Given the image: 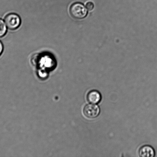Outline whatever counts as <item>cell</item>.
Here are the masks:
<instances>
[{
	"label": "cell",
	"mask_w": 157,
	"mask_h": 157,
	"mask_svg": "<svg viewBox=\"0 0 157 157\" xmlns=\"http://www.w3.org/2000/svg\"><path fill=\"white\" fill-rule=\"evenodd\" d=\"M70 14L74 18L81 19L85 18L87 14V9L81 3L77 2L72 5L70 9Z\"/></svg>",
	"instance_id": "cell-1"
},
{
	"label": "cell",
	"mask_w": 157,
	"mask_h": 157,
	"mask_svg": "<svg viewBox=\"0 0 157 157\" xmlns=\"http://www.w3.org/2000/svg\"><path fill=\"white\" fill-rule=\"evenodd\" d=\"M5 22L8 28L11 30H15L21 25V19L16 14L10 13L6 17Z\"/></svg>",
	"instance_id": "cell-2"
},
{
	"label": "cell",
	"mask_w": 157,
	"mask_h": 157,
	"mask_svg": "<svg viewBox=\"0 0 157 157\" xmlns=\"http://www.w3.org/2000/svg\"><path fill=\"white\" fill-rule=\"evenodd\" d=\"M100 113L99 107L95 104H88L84 108V114L87 118H96L98 116Z\"/></svg>",
	"instance_id": "cell-3"
},
{
	"label": "cell",
	"mask_w": 157,
	"mask_h": 157,
	"mask_svg": "<svg viewBox=\"0 0 157 157\" xmlns=\"http://www.w3.org/2000/svg\"><path fill=\"white\" fill-rule=\"evenodd\" d=\"M87 99L88 101L91 104H98L100 102L101 99V94L97 90L90 91L88 94Z\"/></svg>",
	"instance_id": "cell-4"
},
{
	"label": "cell",
	"mask_w": 157,
	"mask_h": 157,
	"mask_svg": "<svg viewBox=\"0 0 157 157\" xmlns=\"http://www.w3.org/2000/svg\"><path fill=\"white\" fill-rule=\"evenodd\" d=\"M139 155L141 157H153L155 156V151L151 146L145 145L140 148Z\"/></svg>",
	"instance_id": "cell-5"
},
{
	"label": "cell",
	"mask_w": 157,
	"mask_h": 157,
	"mask_svg": "<svg viewBox=\"0 0 157 157\" xmlns=\"http://www.w3.org/2000/svg\"><path fill=\"white\" fill-rule=\"evenodd\" d=\"M7 32V27L4 21L0 19V37L4 36Z\"/></svg>",
	"instance_id": "cell-6"
},
{
	"label": "cell",
	"mask_w": 157,
	"mask_h": 157,
	"mask_svg": "<svg viewBox=\"0 0 157 157\" xmlns=\"http://www.w3.org/2000/svg\"><path fill=\"white\" fill-rule=\"evenodd\" d=\"M86 7L88 10L91 11L93 10L94 7V5L93 2H87V4H86Z\"/></svg>",
	"instance_id": "cell-7"
},
{
	"label": "cell",
	"mask_w": 157,
	"mask_h": 157,
	"mask_svg": "<svg viewBox=\"0 0 157 157\" xmlns=\"http://www.w3.org/2000/svg\"><path fill=\"white\" fill-rule=\"evenodd\" d=\"M3 50V46L2 43L0 41V55H1Z\"/></svg>",
	"instance_id": "cell-8"
}]
</instances>
